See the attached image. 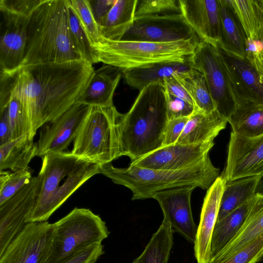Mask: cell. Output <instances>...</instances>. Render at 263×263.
Listing matches in <instances>:
<instances>
[{"label":"cell","instance_id":"obj_1","mask_svg":"<svg viewBox=\"0 0 263 263\" xmlns=\"http://www.w3.org/2000/svg\"><path fill=\"white\" fill-rule=\"evenodd\" d=\"M95 70L84 60L27 65L10 73H0V110L10 97L23 103L32 133L61 116L76 103Z\"/></svg>","mask_w":263,"mask_h":263},{"label":"cell","instance_id":"obj_2","mask_svg":"<svg viewBox=\"0 0 263 263\" xmlns=\"http://www.w3.org/2000/svg\"><path fill=\"white\" fill-rule=\"evenodd\" d=\"M163 82L143 88L129 111L119 114L117 127L120 156H128L131 162L163 146L168 120Z\"/></svg>","mask_w":263,"mask_h":263},{"label":"cell","instance_id":"obj_3","mask_svg":"<svg viewBox=\"0 0 263 263\" xmlns=\"http://www.w3.org/2000/svg\"><path fill=\"white\" fill-rule=\"evenodd\" d=\"M80 60H84L69 35L66 1L42 0L27 18L26 45L21 67Z\"/></svg>","mask_w":263,"mask_h":263},{"label":"cell","instance_id":"obj_4","mask_svg":"<svg viewBox=\"0 0 263 263\" xmlns=\"http://www.w3.org/2000/svg\"><path fill=\"white\" fill-rule=\"evenodd\" d=\"M37 177L36 197L29 222L47 221L81 185L100 174V165L71 152L51 153L42 157Z\"/></svg>","mask_w":263,"mask_h":263},{"label":"cell","instance_id":"obj_5","mask_svg":"<svg viewBox=\"0 0 263 263\" xmlns=\"http://www.w3.org/2000/svg\"><path fill=\"white\" fill-rule=\"evenodd\" d=\"M100 174L117 184L131 190L133 200L153 198L157 192L167 189L192 186L208 189L219 176L208 156L201 161L177 170H154L129 165L119 168L111 163L100 165Z\"/></svg>","mask_w":263,"mask_h":263},{"label":"cell","instance_id":"obj_6","mask_svg":"<svg viewBox=\"0 0 263 263\" xmlns=\"http://www.w3.org/2000/svg\"><path fill=\"white\" fill-rule=\"evenodd\" d=\"M200 41L151 43L114 41L101 36L93 47L98 63L114 66L124 71L162 62L183 61L193 54Z\"/></svg>","mask_w":263,"mask_h":263},{"label":"cell","instance_id":"obj_7","mask_svg":"<svg viewBox=\"0 0 263 263\" xmlns=\"http://www.w3.org/2000/svg\"><path fill=\"white\" fill-rule=\"evenodd\" d=\"M51 248L45 263H63L109 235L105 222L85 208H75L55 223Z\"/></svg>","mask_w":263,"mask_h":263},{"label":"cell","instance_id":"obj_8","mask_svg":"<svg viewBox=\"0 0 263 263\" xmlns=\"http://www.w3.org/2000/svg\"><path fill=\"white\" fill-rule=\"evenodd\" d=\"M119 114L114 105L92 106L74 140L71 153L100 165L120 157L117 127Z\"/></svg>","mask_w":263,"mask_h":263},{"label":"cell","instance_id":"obj_9","mask_svg":"<svg viewBox=\"0 0 263 263\" xmlns=\"http://www.w3.org/2000/svg\"><path fill=\"white\" fill-rule=\"evenodd\" d=\"M191 60L193 68L204 76L217 111L228 120L235 109L236 101L217 48L200 40Z\"/></svg>","mask_w":263,"mask_h":263},{"label":"cell","instance_id":"obj_10","mask_svg":"<svg viewBox=\"0 0 263 263\" xmlns=\"http://www.w3.org/2000/svg\"><path fill=\"white\" fill-rule=\"evenodd\" d=\"M189 40H200L181 14L135 17L120 39L151 43Z\"/></svg>","mask_w":263,"mask_h":263},{"label":"cell","instance_id":"obj_11","mask_svg":"<svg viewBox=\"0 0 263 263\" xmlns=\"http://www.w3.org/2000/svg\"><path fill=\"white\" fill-rule=\"evenodd\" d=\"M54 233V223L29 222L0 254V263H45Z\"/></svg>","mask_w":263,"mask_h":263},{"label":"cell","instance_id":"obj_12","mask_svg":"<svg viewBox=\"0 0 263 263\" xmlns=\"http://www.w3.org/2000/svg\"><path fill=\"white\" fill-rule=\"evenodd\" d=\"M226 182L263 175V135L247 137L232 131L225 168Z\"/></svg>","mask_w":263,"mask_h":263},{"label":"cell","instance_id":"obj_13","mask_svg":"<svg viewBox=\"0 0 263 263\" xmlns=\"http://www.w3.org/2000/svg\"><path fill=\"white\" fill-rule=\"evenodd\" d=\"M91 107L76 103L58 118L44 124L36 142L37 156L63 152L74 140Z\"/></svg>","mask_w":263,"mask_h":263},{"label":"cell","instance_id":"obj_14","mask_svg":"<svg viewBox=\"0 0 263 263\" xmlns=\"http://www.w3.org/2000/svg\"><path fill=\"white\" fill-rule=\"evenodd\" d=\"M37 177L0 204V254L29 222L34 207Z\"/></svg>","mask_w":263,"mask_h":263},{"label":"cell","instance_id":"obj_15","mask_svg":"<svg viewBox=\"0 0 263 263\" xmlns=\"http://www.w3.org/2000/svg\"><path fill=\"white\" fill-rule=\"evenodd\" d=\"M214 145V141L195 144L175 143L162 146L130 165L154 170H180L198 163L209 156V152Z\"/></svg>","mask_w":263,"mask_h":263},{"label":"cell","instance_id":"obj_16","mask_svg":"<svg viewBox=\"0 0 263 263\" xmlns=\"http://www.w3.org/2000/svg\"><path fill=\"white\" fill-rule=\"evenodd\" d=\"M192 186H185L167 189L156 193V199L162 210L164 218L172 228L191 243H194L197 227L194 222L191 205V197L194 190Z\"/></svg>","mask_w":263,"mask_h":263},{"label":"cell","instance_id":"obj_17","mask_svg":"<svg viewBox=\"0 0 263 263\" xmlns=\"http://www.w3.org/2000/svg\"><path fill=\"white\" fill-rule=\"evenodd\" d=\"M221 57L236 104L251 102L263 104V76L245 58L216 47Z\"/></svg>","mask_w":263,"mask_h":263},{"label":"cell","instance_id":"obj_18","mask_svg":"<svg viewBox=\"0 0 263 263\" xmlns=\"http://www.w3.org/2000/svg\"><path fill=\"white\" fill-rule=\"evenodd\" d=\"M1 12L3 28L0 36V70L10 73L21 67L24 59L28 17Z\"/></svg>","mask_w":263,"mask_h":263},{"label":"cell","instance_id":"obj_19","mask_svg":"<svg viewBox=\"0 0 263 263\" xmlns=\"http://www.w3.org/2000/svg\"><path fill=\"white\" fill-rule=\"evenodd\" d=\"M181 14L200 40L217 47L221 42L218 0H179Z\"/></svg>","mask_w":263,"mask_h":263},{"label":"cell","instance_id":"obj_20","mask_svg":"<svg viewBox=\"0 0 263 263\" xmlns=\"http://www.w3.org/2000/svg\"><path fill=\"white\" fill-rule=\"evenodd\" d=\"M225 185L224 178L219 176L208 189L204 197L194 242V255L198 263H208L212 258V233Z\"/></svg>","mask_w":263,"mask_h":263},{"label":"cell","instance_id":"obj_21","mask_svg":"<svg viewBox=\"0 0 263 263\" xmlns=\"http://www.w3.org/2000/svg\"><path fill=\"white\" fill-rule=\"evenodd\" d=\"M124 70L104 64L94 71L90 81L76 103L90 106L114 105L113 97Z\"/></svg>","mask_w":263,"mask_h":263},{"label":"cell","instance_id":"obj_22","mask_svg":"<svg viewBox=\"0 0 263 263\" xmlns=\"http://www.w3.org/2000/svg\"><path fill=\"white\" fill-rule=\"evenodd\" d=\"M192 55L183 61L162 62L126 70L124 71L123 76L129 86L140 91L151 83L163 82V80L167 78L190 71L193 69Z\"/></svg>","mask_w":263,"mask_h":263},{"label":"cell","instance_id":"obj_23","mask_svg":"<svg viewBox=\"0 0 263 263\" xmlns=\"http://www.w3.org/2000/svg\"><path fill=\"white\" fill-rule=\"evenodd\" d=\"M262 233L263 196L255 194L250 200L248 212L240 229L230 242L212 259L219 260L229 257Z\"/></svg>","mask_w":263,"mask_h":263},{"label":"cell","instance_id":"obj_24","mask_svg":"<svg viewBox=\"0 0 263 263\" xmlns=\"http://www.w3.org/2000/svg\"><path fill=\"white\" fill-rule=\"evenodd\" d=\"M228 120L215 110L206 114L194 110L176 143L195 144L214 141L226 127Z\"/></svg>","mask_w":263,"mask_h":263},{"label":"cell","instance_id":"obj_25","mask_svg":"<svg viewBox=\"0 0 263 263\" xmlns=\"http://www.w3.org/2000/svg\"><path fill=\"white\" fill-rule=\"evenodd\" d=\"M221 21L219 47L240 58H245L247 35L229 0H218Z\"/></svg>","mask_w":263,"mask_h":263},{"label":"cell","instance_id":"obj_26","mask_svg":"<svg viewBox=\"0 0 263 263\" xmlns=\"http://www.w3.org/2000/svg\"><path fill=\"white\" fill-rule=\"evenodd\" d=\"M137 0H116L115 3L98 25L100 36L119 41L135 18Z\"/></svg>","mask_w":263,"mask_h":263},{"label":"cell","instance_id":"obj_27","mask_svg":"<svg viewBox=\"0 0 263 263\" xmlns=\"http://www.w3.org/2000/svg\"><path fill=\"white\" fill-rule=\"evenodd\" d=\"M37 156L36 142L28 135L11 140L0 146V171L16 172L27 169L31 160Z\"/></svg>","mask_w":263,"mask_h":263},{"label":"cell","instance_id":"obj_28","mask_svg":"<svg viewBox=\"0 0 263 263\" xmlns=\"http://www.w3.org/2000/svg\"><path fill=\"white\" fill-rule=\"evenodd\" d=\"M228 122L232 132L247 137L263 135V104L251 102L236 103Z\"/></svg>","mask_w":263,"mask_h":263},{"label":"cell","instance_id":"obj_29","mask_svg":"<svg viewBox=\"0 0 263 263\" xmlns=\"http://www.w3.org/2000/svg\"><path fill=\"white\" fill-rule=\"evenodd\" d=\"M260 176H251L226 182L217 221L249 200L254 195Z\"/></svg>","mask_w":263,"mask_h":263},{"label":"cell","instance_id":"obj_30","mask_svg":"<svg viewBox=\"0 0 263 263\" xmlns=\"http://www.w3.org/2000/svg\"><path fill=\"white\" fill-rule=\"evenodd\" d=\"M250 200L222 219L216 221L211 239L212 258L230 242L240 229L248 212Z\"/></svg>","mask_w":263,"mask_h":263},{"label":"cell","instance_id":"obj_31","mask_svg":"<svg viewBox=\"0 0 263 263\" xmlns=\"http://www.w3.org/2000/svg\"><path fill=\"white\" fill-rule=\"evenodd\" d=\"M173 234L170 222L163 218L143 252L133 263H167L173 244Z\"/></svg>","mask_w":263,"mask_h":263},{"label":"cell","instance_id":"obj_32","mask_svg":"<svg viewBox=\"0 0 263 263\" xmlns=\"http://www.w3.org/2000/svg\"><path fill=\"white\" fill-rule=\"evenodd\" d=\"M176 78L192 98L194 109L208 114L216 110L204 76L196 69Z\"/></svg>","mask_w":263,"mask_h":263},{"label":"cell","instance_id":"obj_33","mask_svg":"<svg viewBox=\"0 0 263 263\" xmlns=\"http://www.w3.org/2000/svg\"><path fill=\"white\" fill-rule=\"evenodd\" d=\"M66 3L68 30L73 46L84 61L91 64L98 63L96 52L86 31L67 1Z\"/></svg>","mask_w":263,"mask_h":263},{"label":"cell","instance_id":"obj_34","mask_svg":"<svg viewBox=\"0 0 263 263\" xmlns=\"http://www.w3.org/2000/svg\"><path fill=\"white\" fill-rule=\"evenodd\" d=\"M247 38L252 37L260 25L261 0H229Z\"/></svg>","mask_w":263,"mask_h":263},{"label":"cell","instance_id":"obj_35","mask_svg":"<svg viewBox=\"0 0 263 263\" xmlns=\"http://www.w3.org/2000/svg\"><path fill=\"white\" fill-rule=\"evenodd\" d=\"M11 138L14 140L24 135L33 139L31 124L23 103L14 97H10L8 105Z\"/></svg>","mask_w":263,"mask_h":263},{"label":"cell","instance_id":"obj_36","mask_svg":"<svg viewBox=\"0 0 263 263\" xmlns=\"http://www.w3.org/2000/svg\"><path fill=\"white\" fill-rule=\"evenodd\" d=\"M29 168L13 172L0 171V204H2L31 180Z\"/></svg>","mask_w":263,"mask_h":263},{"label":"cell","instance_id":"obj_37","mask_svg":"<svg viewBox=\"0 0 263 263\" xmlns=\"http://www.w3.org/2000/svg\"><path fill=\"white\" fill-rule=\"evenodd\" d=\"M66 1L76 14L93 46L98 42L101 36L89 0Z\"/></svg>","mask_w":263,"mask_h":263},{"label":"cell","instance_id":"obj_38","mask_svg":"<svg viewBox=\"0 0 263 263\" xmlns=\"http://www.w3.org/2000/svg\"><path fill=\"white\" fill-rule=\"evenodd\" d=\"M181 14L179 0H137L135 17Z\"/></svg>","mask_w":263,"mask_h":263},{"label":"cell","instance_id":"obj_39","mask_svg":"<svg viewBox=\"0 0 263 263\" xmlns=\"http://www.w3.org/2000/svg\"><path fill=\"white\" fill-rule=\"evenodd\" d=\"M263 258V233L240 250L226 258L208 263H256Z\"/></svg>","mask_w":263,"mask_h":263},{"label":"cell","instance_id":"obj_40","mask_svg":"<svg viewBox=\"0 0 263 263\" xmlns=\"http://www.w3.org/2000/svg\"><path fill=\"white\" fill-rule=\"evenodd\" d=\"M261 11L260 26L252 37L247 39L246 58L263 76V0H261Z\"/></svg>","mask_w":263,"mask_h":263},{"label":"cell","instance_id":"obj_41","mask_svg":"<svg viewBox=\"0 0 263 263\" xmlns=\"http://www.w3.org/2000/svg\"><path fill=\"white\" fill-rule=\"evenodd\" d=\"M165 98L168 120L190 117L194 110L193 105L170 94L166 90Z\"/></svg>","mask_w":263,"mask_h":263},{"label":"cell","instance_id":"obj_42","mask_svg":"<svg viewBox=\"0 0 263 263\" xmlns=\"http://www.w3.org/2000/svg\"><path fill=\"white\" fill-rule=\"evenodd\" d=\"M42 0H0L1 11L28 17Z\"/></svg>","mask_w":263,"mask_h":263},{"label":"cell","instance_id":"obj_43","mask_svg":"<svg viewBox=\"0 0 263 263\" xmlns=\"http://www.w3.org/2000/svg\"><path fill=\"white\" fill-rule=\"evenodd\" d=\"M189 117L168 120L163 137V146L176 143L183 132Z\"/></svg>","mask_w":263,"mask_h":263},{"label":"cell","instance_id":"obj_44","mask_svg":"<svg viewBox=\"0 0 263 263\" xmlns=\"http://www.w3.org/2000/svg\"><path fill=\"white\" fill-rule=\"evenodd\" d=\"M104 253L102 243L95 244L82 251L63 263H96Z\"/></svg>","mask_w":263,"mask_h":263},{"label":"cell","instance_id":"obj_45","mask_svg":"<svg viewBox=\"0 0 263 263\" xmlns=\"http://www.w3.org/2000/svg\"><path fill=\"white\" fill-rule=\"evenodd\" d=\"M163 82L165 89L167 92L194 105L193 100L189 93L175 76L164 79Z\"/></svg>","mask_w":263,"mask_h":263},{"label":"cell","instance_id":"obj_46","mask_svg":"<svg viewBox=\"0 0 263 263\" xmlns=\"http://www.w3.org/2000/svg\"><path fill=\"white\" fill-rule=\"evenodd\" d=\"M116 1L89 0L93 16L98 25L106 16L115 3Z\"/></svg>","mask_w":263,"mask_h":263},{"label":"cell","instance_id":"obj_47","mask_svg":"<svg viewBox=\"0 0 263 263\" xmlns=\"http://www.w3.org/2000/svg\"><path fill=\"white\" fill-rule=\"evenodd\" d=\"M11 140L8 106L0 110V146Z\"/></svg>","mask_w":263,"mask_h":263},{"label":"cell","instance_id":"obj_48","mask_svg":"<svg viewBox=\"0 0 263 263\" xmlns=\"http://www.w3.org/2000/svg\"><path fill=\"white\" fill-rule=\"evenodd\" d=\"M255 194L263 196V175L259 177L256 186Z\"/></svg>","mask_w":263,"mask_h":263}]
</instances>
